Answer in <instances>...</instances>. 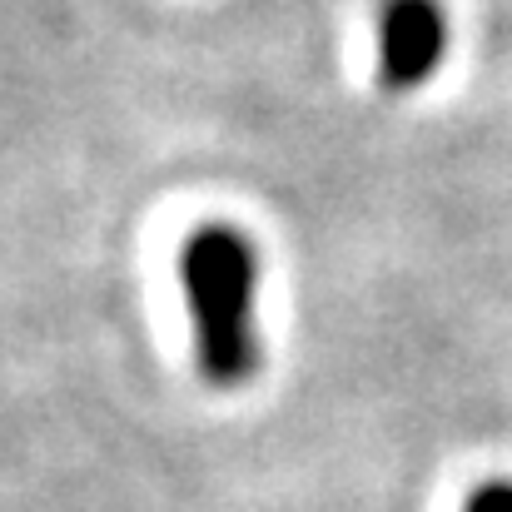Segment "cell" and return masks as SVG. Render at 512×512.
<instances>
[{
    "label": "cell",
    "mask_w": 512,
    "mask_h": 512,
    "mask_svg": "<svg viewBox=\"0 0 512 512\" xmlns=\"http://www.w3.org/2000/svg\"><path fill=\"white\" fill-rule=\"evenodd\" d=\"M448 5L443 0H383L378 5V90L413 95L448 60Z\"/></svg>",
    "instance_id": "2"
},
{
    "label": "cell",
    "mask_w": 512,
    "mask_h": 512,
    "mask_svg": "<svg viewBox=\"0 0 512 512\" xmlns=\"http://www.w3.org/2000/svg\"><path fill=\"white\" fill-rule=\"evenodd\" d=\"M179 289L194 329V368L209 388L229 393L254 383L259 343V249L244 229L209 219L179 249Z\"/></svg>",
    "instance_id": "1"
},
{
    "label": "cell",
    "mask_w": 512,
    "mask_h": 512,
    "mask_svg": "<svg viewBox=\"0 0 512 512\" xmlns=\"http://www.w3.org/2000/svg\"><path fill=\"white\" fill-rule=\"evenodd\" d=\"M463 512H512V483L508 478L478 483V488L463 498Z\"/></svg>",
    "instance_id": "3"
}]
</instances>
